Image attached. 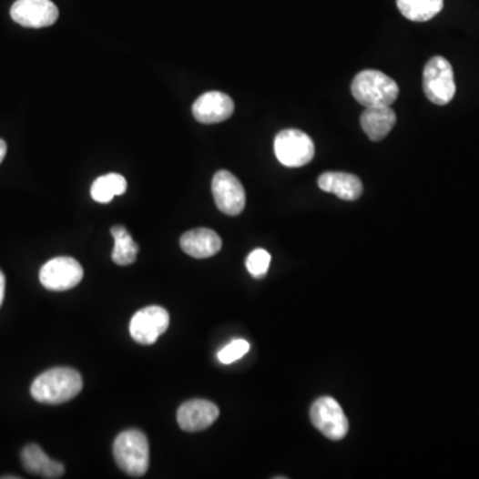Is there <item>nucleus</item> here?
<instances>
[{
  "label": "nucleus",
  "mask_w": 479,
  "mask_h": 479,
  "mask_svg": "<svg viewBox=\"0 0 479 479\" xmlns=\"http://www.w3.org/2000/svg\"><path fill=\"white\" fill-rule=\"evenodd\" d=\"M79 372L71 368H54L40 374L31 385L34 400L47 405H59L74 400L82 392Z\"/></svg>",
  "instance_id": "obj_1"
},
{
  "label": "nucleus",
  "mask_w": 479,
  "mask_h": 479,
  "mask_svg": "<svg viewBox=\"0 0 479 479\" xmlns=\"http://www.w3.org/2000/svg\"><path fill=\"white\" fill-rule=\"evenodd\" d=\"M400 88L392 77L376 69H365L354 77L352 95L365 107H391L397 100Z\"/></svg>",
  "instance_id": "obj_2"
},
{
  "label": "nucleus",
  "mask_w": 479,
  "mask_h": 479,
  "mask_svg": "<svg viewBox=\"0 0 479 479\" xmlns=\"http://www.w3.org/2000/svg\"><path fill=\"white\" fill-rule=\"evenodd\" d=\"M114 457L121 470L131 477H143L149 467V443L140 430L120 433L114 443Z\"/></svg>",
  "instance_id": "obj_3"
},
{
  "label": "nucleus",
  "mask_w": 479,
  "mask_h": 479,
  "mask_svg": "<svg viewBox=\"0 0 479 479\" xmlns=\"http://www.w3.org/2000/svg\"><path fill=\"white\" fill-rule=\"evenodd\" d=\"M423 92L437 106L452 102L455 95L454 72L445 57H432L423 68Z\"/></svg>",
  "instance_id": "obj_4"
},
{
  "label": "nucleus",
  "mask_w": 479,
  "mask_h": 479,
  "mask_svg": "<svg viewBox=\"0 0 479 479\" xmlns=\"http://www.w3.org/2000/svg\"><path fill=\"white\" fill-rule=\"evenodd\" d=\"M274 154L282 166L299 168L313 160L314 144L300 129H284L274 138Z\"/></svg>",
  "instance_id": "obj_5"
},
{
  "label": "nucleus",
  "mask_w": 479,
  "mask_h": 479,
  "mask_svg": "<svg viewBox=\"0 0 479 479\" xmlns=\"http://www.w3.org/2000/svg\"><path fill=\"white\" fill-rule=\"evenodd\" d=\"M311 420L314 428L331 441L342 440L348 434V418L334 398L321 397L314 401L311 409Z\"/></svg>",
  "instance_id": "obj_6"
},
{
  "label": "nucleus",
  "mask_w": 479,
  "mask_h": 479,
  "mask_svg": "<svg viewBox=\"0 0 479 479\" xmlns=\"http://www.w3.org/2000/svg\"><path fill=\"white\" fill-rule=\"evenodd\" d=\"M85 276L82 265L72 257H56L46 262L40 270L39 279L48 290L65 291L79 285Z\"/></svg>",
  "instance_id": "obj_7"
},
{
  "label": "nucleus",
  "mask_w": 479,
  "mask_h": 479,
  "mask_svg": "<svg viewBox=\"0 0 479 479\" xmlns=\"http://www.w3.org/2000/svg\"><path fill=\"white\" fill-rule=\"evenodd\" d=\"M169 313L161 307H147L132 317L129 333L141 345H152L168 329Z\"/></svg>",
  "instance_id": "obj_8"
},
{
  "label": "nucleus",
  "mask_w": 479,
  "mask_h": 479,
  "mask_svg": "<svg viewBox=\"0 0 479 479\" xmlns=\"http://www.w3.org/2000/svg\"><path fill=\"white\" fill-rule=\"evenodd\" d=\"M212 193L216 206L228 216H238L244 210L247 198L242 184L233 173L219 171L213 176Z\"/></svg>",
  "instance_id": "obj_9"
},
{
  "label": "nucleus",
  "mask_w": 479,
  "mask_h": 479,
  "mask_svg": "<svg viewBox=\"0 0 479 479\" xmlns=\"http://www.w3.org/2000/svg\"><path fill=\"white\" fill-rule=\"evenodd\" d=\"M11 17L23 27H50L59 17V10L51 0H16Z\"/></svg>",
  "instance_id": "obj_10"
},
{
  "label": "nucleus",
  "mask_w": 479,
  "mask_h": 479,
  "mask_svg": "<svg viewBox=\"0 0 479 479\" xmlns=\"http://www.w3.org/2000/svg\"><path fill=\"white\" fill-rule=\"evenodd\" d=\"M220 411L207 400H192L183 403L178 411V423L184 432H203L218 420Z\"/></svg>",
  "instance_id": "obj_11"
},
{
  "label": "nucleus",
  "mask_w": 479,
  "mask_h": 479,
  "mask_svg": "<svg viewBox=\"0 0 479 479\" xmlns=\"http://www.w3.org/2000/svg\"><path fill=\"white\" fill-rule=\"evenodd\" d=\"M233 112H235V103L223 92H207L193 104V117L199 123H221L229 119Z\"/></svg>",
  "instance_id": "obj_12"
},
{
  "label": "nucleus",
  "mask_w": 479,
  "mask_h": 479,
  "mask_svg": "<svg viewBox=\"0 0 479 479\" xmlns=\"http://www.w3.org/2000/svg\"><path fill=\"white\" fill-rule=\"evenodd\" d=\"M181 250L195 259H208L220 252L223 247L220 236L208 228L189 230L180 239Z\"/></svg>",
  "instance_id": "obj_13"
},
{
  "label": "nucleus",
  "mask_w": 479,
  "mask_h": 479,
  "mask_svg": "<svg viewBox=\"0 0 479 479\" xmlns=\"http://www.w3.org/2000/svg\"><path fill=\"white\" fill-rule=\"evenodd\" d=\"M320 189L334 193L341 200L354 201L362 195V183L356 175L345 172H325L319 178Z\"/></svg>",
  "instance_id": "obj_14"
},
{
  "label": "nucleus",
  "mask_w": 479,
  "mask_h": 479,
  "mask_svg": "<svg viewBox=\"0 0 479 479\" xmlns=\"http://www.w3.org/2000/svg\"><path fill=\"white\" fill-rule=\"evenodd\" d=\"M23 466L28 473L47 479H56L65 475V466L56 461L51 460L42 447L31 443L22 450Z\"/></svg>",
  "instance_id": "obj_15"
},
{
  "label": "nucleus",
  "mask_w": 479,
  "mask_h": 479,
  "mask_svg": "<svg viewBox=\"0 0 479 479\" xmlns=\"http://www.w3.org/2000/svg\"><path fill=\"white\" fill-rule=\"evenodd\" d=\"M397 117L391 107L366 108L361 115V127L372 141L383 140L395 126Z\"/></svg>",
  "instance_id": "obj_16"
},
{
  "label": "nucleus",
  "mask_w": 479,
  "mask_h": 479,
  "mask_svg": "<svg viewBox=\"0 0 479 479\" xmlns=\"http://www.w3.org/2000/svg\"><path fill=\"white\" fill-rule=\"evenodd\" d=\"M398 10L412 22H428L443 11V0H397Z\"/></svg>",
  "instance_id": "obj_17"
},
{
  "label": "nucleus",
  "mask_w": 479,
  "mask_h": 479,
  "mask_svg": "<svg viewBox=\"0 0 479 479\" xmlns=\"http://www.w3.org/2000/svg\"><path fill=\"white\" fill-rule=\"evenodd\" d=\"M112 238H114L115 247L112 250V260L115 264L127 267L134 264L138 253V245L129 235L128 230L120 225L112 227Z\"/></svg>",
  "instance_id": "obj_18"
},
{
  "label": "nucleus",
  "mask_w": 479,
  "mask_h": 479,
  "mask_svg": "<svg viewBox=\"0 0 479 479\" xmlns=\"http://www.w3.org/2000/svg\"><path fill=\"white\" fill-rule=\"evenodd\" d=\"M127 190V180L119 173L100 176L91 187V196L97 203H109L115 196L123 195Z\"/></svg>",
  "instance_id": "obj_19"
},
{
  "label": "nucleus",
  "mask_w": 479,
  "mask_h": 479,
  "mask_svg": "<svg viewBox=\"0 0 479 479\" xmlns=\"http://www.w3.org/2000/svg\"><path fill=\"white\" fill-rule=\"evenodd\" d=\"M270 265V255L265 250H255L247 259V268L250 273L257 279L267 274Z\"/></svg>",
  "instance_id": "obj_20"
},
{
  "label": "nucleus",
  "mask_w": 479,
  "mask_h": 479,
  "mask_svg": "<svg viewBox=\"0 0 479 479\" xmlns=\"http://www.w3.org/2000/svg\"><path fill=\"white\" fill-rule=\"evenodd\" d=\"M250 352V343L245 340H235L219 352V360L225 365L235 362Z\"/></svg>",
  "instance_id": "obj_21"
},
{
  "label": "nucleus",
  "mask_w": 479,
  "mask_h": 479,
  "mask_svg": "<svg viewBox=\"0 0 479 479\" xmlns=\"http://www.w3.org/2000/svg\"><path fill=\"white\" fill-rule=\"evenodd\" d=\"M5 274L0 270V307H2L3 300H5Z\"/></svg>",
  "instance_id": "obj_22"
},
{
  "label": "nucleus",
  "mask_w": 479,
  "mask_h": 479,
  "mask_svg": "<svg viewBox=\"0 0 479 479\" xmlns=\"http://www.w3.org/2000/svg\"><path fill=\"white\" fill-rule=\"evenodd\" d=\"M5 154H7V144L0 138V164L5 160Z\"/></svg>",
  "instance_id": "obj_23"
}]
</instances>
